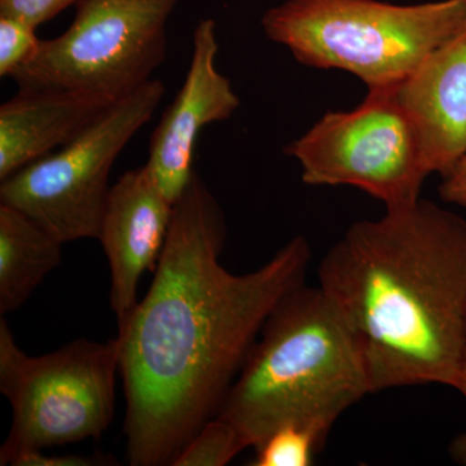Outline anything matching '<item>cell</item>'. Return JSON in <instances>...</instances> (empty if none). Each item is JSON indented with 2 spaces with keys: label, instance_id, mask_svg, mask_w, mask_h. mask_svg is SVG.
<instances>
[{
  "label": "cell",
  "instance_id": "obj_7",
  "mask_svg": "<svg viewBox=\"0 0 466 466\" xmlns=\"http://www.w3.org/2000/svg\"><path fill=\"white\" fill-rule=\"evenodd\" d=\"M180 0H81L66 32L42 41L12 76L18 87L94 92L119 99L147 84L167 54Z\"/></svg>",
  "mask_w": 466,
  "mask_h": 466
},
{
  "label": "cell",
  "instance_id": "obj_3",
  "mask_svg": "<svg viewBox=\"0 0 466 466\" xmlns=\"http://www.w3.org/2000/svg\"><path fill=\"white\" fill-rule=\"evenodd\" d=\"M367 394L372 388L357 337L321 288L303 283L267 318L218 416L254 449L291 422L329 433Z\"/></svg>",
  "mask_w": 466,
  "mask_h": 466
},
{
  "label": "cell",
  "instance_id": "obj_21",
  "mask_svg": "<svg viewBox=\"0 0 466 466\" xmlns=\"http://www.w3.org/2000/svg\"><path fill=\"white\" fill-rule=\"evenodd\" d=\"M464 2H465V5H466V0H464Z\"/></svg>",
  "mask_w": 466,
  "mask_h": 466
},
{
  "label": "cell",
  "instance_id": "obj_15",
  "mask_svg": "<svg viewBox=\"0 0 466 466\" xmlns=\"http://www.w3.org/2000/svg\"><path fill=\"white\" fill-rule=\"evenodd\" d=\"M247 449L236 426L216 416L187 443L173 466H225Z\"/></svg>",
  "mask_w": 466,
  "mask_h": 466
},
{
  "label": "cell",
  "instance_id": "obj_8",
  "mask_svg": "<svg viewBox=\"0 0 466 466\" xmlns=\"http://www.w3.org/2000/svg\"><path fill=\"white\" fill-rule=\"evenodd\" d=\"M309 186H351L388 208L421 198L431 175L416 126L391 87L370 88L350 112L328 113L285 148Z\"/></svg>",
  "mask_w": 466,
  "mask_h": 466
},
{
  "label": "cell",
  "instance_id": "obj_18",
  "mask_svg": "<svg viewBox=\"0 0 466 466\" xmlns=\"http://www.w3.org/2000/svg\"><path fill=\"white\" fill-rule=\"evenodd\" d=\"M14 466H108L116 465L108 455L94 456H47L42 450L30 451L15 460Z\"/></svg>",
  "mask_w": 466,
  "mask_h": 466
},
{
  "label": "cell",
  "instance_id": "obj_5",
  "mask_svg": "<svg viewBox=\"0 0 466 466\" xmlns=\"http://www.w3.org/2000/svg\"><path fill=\"white\" fill-rule=\"evenodd\" d=\"M118 339H81L43 357H30L0 319V391L12 425L0 465L46 447L97 440L115 417Z\"/></svg>",
  "mask_w": 466,
  "mask_h": 466
},
{
  "label": "cell",
  "instance_id": "obj_6",
  "mask_svg": "<svg viewBox=\"0 0 466 466\" xmlns=\"http://www.w3.org/2000/svg\"><path fill=\"white\" fill-rule=\"evenodd\" d=\"M150 79L116 100L66 146L2 180L0 204L32 218L61 244L95 238L110 192L113 165L165 96Z\"/></svg>",
  "mask_w": 466,
  "mask_h": 466
},
{
  "label": "cell",
  "instance_id": "obj_19",
  "mask_svg": "<svg viewBox=\"0 0 466 466\" xmlns=\"http://www.w3.org/2000/svg\"><path fill=\"white\" fill-rule=\"evenodd\" d=\"M441 177V200L466 208V153L456 162L455 167L451 168L450 173Z\"/></svg>",
  "mask_w": 466,
  "mask_h": 466
},
{
  "label": "cell",
  "instance_id": "obj_11",
  "mask_svg": "<svg viewBox=\"0 0 466 466\" xmlns=\"http://www.w3.org/2000/svg\"><path fill=\"white\" fill-rule=\"evenodd\" d=\"M392 90L416 126L431 173L449 174L466 153V24Z\"/></svg>",
  "mask_w": 466,
  "mask_h": 466
},
{
  "label": "cell",
  "instance_id": "obj_14",
  "mask_svg": "<svg viewBox=\"0 0 466 466\" xmlns=\"http://www.w3.org/2000/svg\"><path fill=\"white\" fill-rule=\"evenodd\" d=\"M329 433L309 424H285L254 447V466H309Z\"/></svg>",
  "mask_w": 466,
  "mask_h": 466
},
{
  "label": "cell",
  "instance_id": "obj_1",
  "mask_svg": "<svg viewBox=\"0 0 466 466\" xmlns=\"http://www.w3.org/2000/svg\"><path fill=\"white\" fill-rule=\"evenodd\" d=\"M226 236L225 214L195 173L148 293L116 336L131 466L174 465L219 413L272 309L305 283L311 249L302 236L241 275L220 265Z\"/></svg>",
  "mask_w": 466,
  "mask_h": 466
},
{
  "label": "cell",
  "instance_id": "obj_20",
  "mask_svg": "<svg viewBox=\"0 0 466 466\" xmlns=\"http://www.w3.org/2000/svg\"><path fill=\"white\" fill-rule=\"evenodd\" d=\"M456 390L461 392L466 400V355L464 366H462L461 376H460V381ZM451 459L456 462V464L466 466V431L464 433L458 435L450 446Z\"/></svg>",
  "mask_w": 466,
  "mask_h": 466
},
{
  "label": "cell",
  "instance_id": "obj_9",
  "mask_svg": "<svg viewBox=\"0 0 466 466\" xmlns=\"http://www.w3.org/2000/svg\"><path fill=\"white\" fill-rule=\"evenodd\" d=\"M217 24L202 18L192 34V54L180 90L156 126L147 170L171 204L182 198L196 171V144L207 126L231 118L240 106L231 82L218 70Z\"/></svg>",
  "mask_w": 466,
  "mask_h": 466
},
{
  "label": "cell",
  "instance_id": "obj_12",
  "mask_svg": "<svg viewBox=\"0 0 466 466\" xmlns=\"http://www.w3.org/2000/svg\"><path fill=\"white\" fill-rule=\"evenodd\" d=\"M116 100L66 88L18 87L0 106V180L72 142Z\"/></svg>",
  "mask_w": 466,
  "mask_h": 466
},
{
  "label": "cell",
  "instance_id": "obj_17",
  "mask_svg": "<svg viewBox=\"0 0 466 466\" xmlns=\"http://www.w3.org/2000/svg\"><path fill=\"white\" fill-rule=\"evenodd\" d=\"M81 0H0V16L17 18L38 29Z\"/></svg>",
  "mask_w": 466,
  "mask_h": 466
},
{
  "label": "cell",
  "instance_id": "obj_13",
  "mask_svg": "<svg viewBox=\"0 0 466 466\" xmlns=\"http://www.w3.org/2000/svg\"><path fill=\"white\" fill-rule=\"evenodd\" d=\"M63 245L32 218L0 204V314L26 302L60 265Z\"/></svg>",
  "mask_w": 466,
  "mask_h": 466
},
{
  "label": "cell",
  "instance_id": "obj_4",
  "mask_svg": "<svg viewBox=\"0 0 466 466\" xmlns=\"http://www.w3.org/2000/svg\"><path fill=\"white\" fill-rule=\"evenodd\" d=\"M465 24L464 0H285L262 17L267 38L299 63L346 70L368 90L400 84Z\"/></svg>",
  "mask_w": 466,
  "mask_h": 466
},
{
  "label": "cell",
  "instance_id": "obj_16",
  "mask_svg": "<svg viewBox=\"0 0 466 466\" xmlns=\"http://www.w3.org/2000/svg\"><path fill=\"white\" fill-rule=\"evenodd\" d=\"M41 42L36 27L17 18L0 16V76L12 78L16 75L32 60Z\"/></svg>",
  "mask_w": 466,
  "mask_h": 466
},
{
  "label": "cell",
  "instance_id": "obj_2",
  "mask_svg": "<svg viewBox=\"0 0 466 466\" xmlns=\"http://www.w3.org/2000/svg\"><path fill=\"white\" fill-rule=\"evenodd\" d=\"M319 287L357 337L372 392L458 388L466 355V219L417 200L359 220L328 250Z\"/></svg>",
  "mask_w": 466,
  "mask_h": 466
},
{
  "label": "cell",
  "instance_id": "obj_10",
  "mask_svg": "<svg viewBox=\"0 0 466 466\" xmlns=\"http://www.w3.org/2000/svg\"><path fill=\"white\" fill-rule=\"evenodd\" d=\"M174 205L159 191L146 165L126 171L112 187L99 240L110 269V308L118 329L133 314L137 285L155 271L164 250Z\"/></svg>",
  "mask_w": 466,
  "mask_h": 466
}]
</instances>
